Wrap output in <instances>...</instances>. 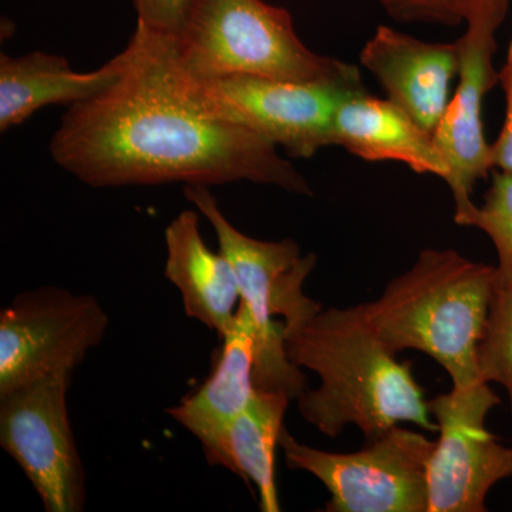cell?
<instances>
[{"instance_id":"9","label":"cell","mask_w":512,"mask_h":512,"mask_svg":"<svg viewBox=\"0 0 512 512\" xmlns=\"http://www.w3.org/2000/svg\"><path fill=\"white\" fill-rule=\"evenodd\" d=\"M72 377L53 373L0 396V446L22 468L46 512L86 508V470L67 410Z\"/></svg>"},{"instance_id":"21","label":"cell","mask_w":512,"mask_h":512,"mask_svg":"<svg viewBox=\"0 0 512 512\" xmlns=\"http://www.w3.org/2000/svg\"><path fill=\"white\" fill-rule=\"evenodd\" d=\"M138 23L157 35L175 37L183 28L192 0H133Z\"/></svg>"},{"instance_id":"3","label":"cell","mask_w":512,"mask_h":512,"mask_svg":"<svg viewBox=\"0 0 512 512\" xmlns=\"http://www.w3.org/2000/svg\"><path fill=\"white\" fill-rule=\"evenodd\" d=\"M497 284V266L454 249L427 248L376 301L363 306L387 348L430 356L453 387H464L481 380L478 346Z\"/></svg>"},{"instance_id":"13","label":"cell","mask_w":512,"mask_h":512,"mask_svg":"<svg viewBox=\"0 0 512 512\" xmlns=\"http://www.w3.org/2000/svg\"><path fill=\"white\" fill-rule=\"evenodd\" d=\"M198 222L197 212L187 210L165 228L164 275L181 292L185 315L222 338L237 316L241 291L234 266L207 247Z\"/></svg>"},{"instance_id":"14","label":"cell","mask_w":512,"mask_h":512,"mask_svg":"<svg viewBox=\"0 0 512 512\" xmlns=\"http://www.w3.org/2000/svg\"><path fill=\"white\" fill-rule=\"evenodd\" d=\"M335 146L365 161H397L417 174L446 181L448 168L434 143L433 133L406 111L367 90L353 93L340 104L335 117Z\"/></svg>"},{"instance_id":"18","label":"cell","mask_w":512,"mask_h":512,"mask_svg":"<svg viewBox=\"0 0 512 512\" xmlns=\"http://www.w3.org/2000/svg\"><path fill=\"white\" fill-rule=\"evenodd\" d=\"M478 370L484 382L504 387L512 412V281L498 278L483 339L478 346Z\"/></svg>"},{"instance_id":"17","label":"cell","mask_w":512,"mask_h":512,"mask_svg":"<svg viewBox=\"0 0 512 512\" xmlns=\"http://www.w3.org/2000/svg\"><path fill=\"white\" fill-rule=\"evenodd\" d=\"M291 397L256 389L254 399L225 427L220 436L202 447L211 466L227 468L258 490L259 510L279 512L275 483V453Z\"/></svg>"},{"instance_id":"12","label":"cell","mask_w":512,"mask_h":512,"mask_svg":"<svg viewBox=\"0 0 512 512\" xmlns=\"http://www.w3.org/2000/svg\"><path fill=\"white\" fill-rule=\"evenodd\" d=\"M360 66L373 74L386 99L434 133L460 73V42L433 43L379 26L360 50Z\"/></svg>"},{"instance_id":"6","label":"cell","mask_w":512,"mask_h":512,"mask_svg":"<svg viewBox=\"0 0 512 512\" xmlns=\"http://www.w3.org/2000/svg\"><path fill=\"white\" fill-rule=\"evenodd\" d=\"M168 63L178 89L195 109L212 120L252 131L281 146L292 157L311 158L335 146V117L340 104L365 84L289 82L251 74L195 77Z\"/></svg>"},{"instance_id":"8","label":"cell","mask_w":512,"mask_h":512,"mask_svg":"<svg viewBox=\"0 0 512 512\" xmlns=\"http://www.w3.org/2000/svg\"><path fill=\"white\" fill-rule=\"evenodd\" d=\"M110 318L92 295L46 286L0 311V396L40 377L72 372L99 348Z\"/></svg>"},{"instance_id":"11","label":"cell","mask_w":512,"mask_h":512,"mask_svg":"<svg viewBox=\"0 0 512 512\" xmlns=\"http://www.w3.org/2000/svg\"><path fill=\"white\" fill-rule=\"evenodd\" d=\"M504 19L498 13H480L466 23V33L458 39L461 64L457 86L433 133L434 143L447 164L444 183L453 195L454 221L458 225H463L476 208L471 201L474 187L493 170L491 144L484 134L483 106L485 97L498 83L493 63L497 52L495 33Z\"/></svg>"},{"instance_id":"7","label":"cell","mask_w":512,"mask_h":512,"mask_svg":"<svg viewBox=\"0 0 512 512\" xmlns=\"http://www.w3.org/2000/svg\"><path fill=\"white\" fill-rule=\"evenodd\" d=\"M355 453H330L282 430L289 470L305 471L329 491L328 512H427V471L436 441L399 426Z\"/></svg>"},{"instance_id":"5","label":"cell","mask_w":512,"mask_h":512,"mask_svg":"<svg viewBox=\"0 0 512 512\" xmlns=\"http://www.w3.org/2000/svg\"><path fill=\"white\" fill-rule=\"evenodd\" d=\"M184 194L214 227L220 252L237 274L241 302L255 326L256 389L298 399L306 390V376L289 359L285 333L305 325L322 311L320 303L303 293V284L318 258L315 254L302 256L292 239L261 241L242 234L225 218L204 185H187Z\"/></svg>"},{"instance_id":"4","label":"cell","mask_w":512,"mask_h":512,"mask_svg":"<svg viewBox=\"0 0 512 512\" xmlns=\"http://www.w3.org/2000/svg\"><path fill=\"white\" fill-rule=\"evenodd\" d=\"M167 40L175 66L190 76L363 84L355 64L313 52L291 13L264 0H192L180 33Z\"/></svg>"},{"instance_id":"22","label":"cell","mask_w":512,"mask_h":512,"mask_svg":"<svg viewBox=\"0 0 512 512\" xmlns=\"http://www.w3.org/2000/svg\"><path fill=\"white\" fill-rule=\"evenodd\" d=\"M498 83L503 87L505 97V119L500 134L491 144V164L493 170L512 174V40L498 72Z\"/></svg>"},{"instance_id":"10","label":"cell","mask_w":512,"mask_h":512,"mask_svg":"<svg viewBox=\"0 0 512 512\" xmlns=\"http://www.w3.org/2000/svg\"><path fill=\"white\" fill-rule=\"evenodd\" d=\"M498 404L500 397L484 380L429 400L439 440L427 471V512L487 511L491 488L512 477V447L501 444L485 424Z\"/></svg>"},{"instance_id":"1","label":"cell","mask_w":512,"mask_h":512,"mask_svg":"<svg viewBox=\"0 0 512 512\" xmlns=\"http://www.w3.org/2000/svg\"><path fill=\"white\" fill-rule=\"evenodd\" d=\"M126 70L92 99L72 104L50 141L60 167L90 187L251 181L295 194L306 178L252 131L212 120L185 99L165 37L137 23Z\"/></svg>"},{"instance_id":"20","label":"cell","mask_w":512,"mask_h":512,"mask_svg":"<svg viewBox=\"0 0 512 512\" xmlns=\"http://www.w3.org/2000/svg\"><path fill=\"white\" fill-rule=\"evenodd\" d=\"M399 22L437 23L456 28L480 13L507 16L512 0H375Z\"/></svg>"},{"instance_id":"19","label":"cell","mask_w":512,"mask_h":512,"mask_svg":"<svg viewBox=\"0 0 512 512\" xmlns=\"http://www.w3.org/2000/svg\"><path fill=\"white\" fill-rule=\"evenodd\" d=\"M463 227L481 229L497 251L498 278L512 281V174L493 175L484 201L476 205L464 220Z\"/></svg>"},{"instance_id":"2","label":"cell","mask_w":512,"mask_h":512,"mask_svg":"<svg viewBox=\"0 0 512 512\" xmlns=\"http://www.w3.org/2000/svg\"><path fill=\"white\" fill-rule=\"evenodd\" d=\"M289 359L319 377L296 399L306 423L335 439L355 426L367 441L403 423L437 433L410 362H399L370 323L363 303L329 308L285 333Z\"/></svg>"},{"instance_id":"15","label":"cell","mask_w":512,"mask_h":512,"mask_svg":"<svg viewBox=\"0 0 512 512\" xmlns=\"http://www.w3.org/2000/svg\"><path fill=\"white\" fill-rule=\"evenodd\" d=\"M221 340L208 379L180 403L165 409L202 447L217 439L255 396V326L244 303H239L237 316Z\"/></svg>"},{"instance_id":"16","label":"cell","mask_w":512,"mask_h":512,"mask_svg":"<svg viewBox=\"0 0 512 512\" xmlns=\"http://www.w3.org/2000/svg\"><path fill=\"white\" fill-rule=\"evenodd\" d=\"M128 60L126 47L99 70L79 73L64 57L47 53L0 56V130L19 126L43 107L92 99L119 79Z\"/></svg>"}]
</instances>
